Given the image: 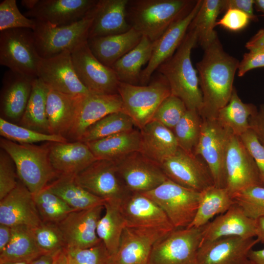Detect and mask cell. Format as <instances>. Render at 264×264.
<instances>
[{
	"instance_id": "1",
	"label": "cell",
	"mask_w": 264,
	"mask_h": 264,
	"mask_svg": "<svg viewBox=\"0 0 264 264\" xmlns=\"http://www.w3.org/2000/svg\"><path fill=\"white\" fill-rule=\"evenodd\" d=\"M196 64L203 104L202 118H216L229 102L239 61L223 49L217 36L204 50Z\"/></svg>"
},
{
	"instance_id": "2",
	"label": "cell",
	"mask_w": 264,
	"mask_h": 264,
	"mask_svg": "<svg viewBox=\"0 0 264 264\" xmlns=\"http://www.w3.org/2000/svg\"><path fill=\"white\" fill-rule=\"evenodd\" d=\"M198 43L195 28H189L175 53L161 64L156 71L166 79L171 94L180 99L188 110L200 113L203 104L198 72L194 67L191 54Z\"/></svg>"
},
{
	"instance_id": "3",
	"label": "cell",
	"mask_w": 264,
	"mask_h": 264,
	"mask_svg": "<svg viewBox=\"0 0 264 264\" xmlns=\"http://www.w3.org/2000/svg\"><path fill=\"white\" fill-rule=\"evenodd\" d=\"M196 2L191 0H129L127 18L132 27L154 42L173 24L186 16Z\"/></svg>"
},
{
	"instance_id": "4",
	"label": "cell",
	"mask_w": 264,
	"mask_h": 264,
	"mask_svg": "<svg viewBox=\"0 0 264 264\" xmlns=\"http://www.w3.org/2000/svg\"><path fill=\"white\" fill-rule=\"evenodd\" d=\"M0 146L12 159L21 182L33 195L59 176L50 161L49 144H22L2 138Z\"/></svg>"
},
{
	"instance_id": "5",
	"label": "cell",
	"mask_w": 264,
	"mask_h": 264,
	"mask_svg": "<svg viewBox=\"0 0 264 264\" xmlns=\"http://www.w3.org/2000/svg\"><path fill=\"white\" fill-rule=\"evenodd\" d=\"M124 112L140 130L153 120L162 102L171 94L166 79L156 76L148 85H134L120 82L118 88Z\"/></svg>"
},
{
	"instance_id": "6",
	"label": "cell",
	"mask_w": 264,
	"mask_h": 264,
	"mask_svg": "<svg viewBox=\"0 0 264 264\" xmlns=\"http://www.w3.org/2000/svg\"><path fill=\"white\" fill-rule=\"evenodd\" d=\"M92 9L83 19L67 25L53 26L36 20V25L33 33L40 56L49 58L66 50L71 52L77 46L87 41L93 21Z\"/></svg>"
},
{
	"instance_id": "7",
	"label": "cell",
	"mask_w": 264,
	"mask_h": 264,
	"mask_svg": "<svg viewBox=\"0 0 264 264\" xmlns=\"http://www.w3.org/2000/svg\"><path fill=\"white\" fill-rule=\"evenodd\" d=\"M141 193L162 209L175 229L189 226L195 217L200 198V192L168 178L155 188Z\"/></svg>"
},
{
	"instance_id": "8",
	"label": "cell",
	"mask_w": 264,
	"mask_h": 264,
	"mask_svg": "<svg viewBox=\"0 0 264 264\" xmlns=\"http://www.w3.org/2000/svg\"><path fill=\"white\" fill-rule=\"evenodd\" d=\"M233 133L216 118H202L199 138L194 151L203 159L212 175L214 185L225 188V156L227 144Z\"/></svg>"
},
{
	"instance_id": "9",
	"label": "cell",
	"mask_w": 264,
	"mask_h": 264,
	"mask_svg": "<svg viewBox=\"0 0 264 264\" xmlns=\"http://www.w3.org/2000/svg\"><path fill=\"white\" fill-rule=\"evenodd\" d=\"M41 59L32 30L16 28L0 32V65L13 71L37 78Z\"/></svg>"
},
{
	"instance_id": "10",
	"label": "cell",
	"mask_w": 264,
	"mask_h": 264,
	"mask_svg": "<svg viewBox=\"0 0 264 264\" xmlns=\"http://www.w3.org/2000/svg\"><path fill=\"white\" fill-rule=\"evenodd\" d=\"M201 227L175 229L154 244L149 264H198Z\"/></svg>"
},
{
	"instance_id": "11",
	"label": "cell",
	"mask_w": 264,
	"mask_h": 264,
	"mask_svg": "<svg viewBox=\"0 0 264 264\" xmlns=\"http://www.w3.org/2000/svg\"><path fill=\"white\" fill-rule=\"evenodd\" d=\"M76 73L90 92L99 94L118 93L120 82L113 69L100 62L85 42L71 51Z\"/></svg>"
},
{
	"instance_id": "12",
	"label": "cell",
	"mask_w": 264,
	"mask_h": 264,
	"mask_svg": "<svg viewBox=\"0 0 264 264\" xmlns=\"http://www.w3.org/2000/svg\"><path fill=\"white\" fill-rule=\"evenodd\" d=\"M79 184L105 202L120 203L130 193L120 176L114 161L97 159L75 176Z\"/></svg>"
},
{
	"instance_id": "13",
	"label": "cell",
	"mask_w": 264,
	"mask_h": 264,
	"mask_svg": "<svg viewBox=\"0 0 264 264\" xmlns=\"http://www.w3.org/2000/svg\"><path fill=\"white\" fill-rule=\"evenodd\" d=\"M160 166L168 179L186 188L201 192L214 185L206 164L179 147Z\"/></svg>"
},
{
	"instance_id": "14",
	"label": "cell",
	"mask_w": 264,
	"mask_h": 264,
	"mask_svg": "<svg viewBox=\"0 0 264 264\" xmlns=\"http://www.w3.org/2000/svg\"><path fill=\"white\" fill-rule=\"evenodd\" d=\"M114 162L119 176L131 192L151 191L168 179L159 164L139 152Z\"/></svg>"
},
{
	"instance_id": "15",
	"label": "cell",
	"mask_w": 264,
	"mask_h": 264,
	"mask_svg": "<svg viewBox=\"0 0 264 264\" xmlns=\"http://www.w3.org/2000/svg\"><path fill=\"white\" fill-rule=\"evenodd\" d=\"M225 188L232 195L250 186L263 185L258 168L239 136L232 133L225 156Z\"/></svg>"
},
{
	"instance_id": "16",
	"label": "cell",
	"mask_w": 264,
	"mask_h": 264,
	"mask_svg": "<svg viewBox=\"0 0 264 264\" xmlns=\"http://www.w3.org/2000/svg\"><path fill=\"white\" fill-rule=\"evenodd\" d=\"M119 208L126 227L167 232L175 229L162 209L141 193L131 192L120 202Z\"/></svg>"
},
{
	"instance_id": "17",
	"label": "cell",
	"mask_w": 264,
	"mask_h": 264,
	"mask_svg": "<svg viewBox=\"0 0 264 264\" xmlns=\"http://www.w3.org/2000/svg\"><path fill=\"white\" fill-rule=\"evenodd\" d=\"M118 111H124L118 93L80 95L75 118L66 137L74 141H79L90 126L107 115Z\"/></svg>"
},
{
	"instance_id": "18",
	"label": "cell",
	"mask_w": 264,
	"mask_h": 264,
	"mask_svg": "<svg viewBox=\"0 0 264 264\" xmlns=\"http://www.w3.org/2000/svg\"><path fill=\"white\" fill-rule=\"evenodd\" d=\"M37 77L49 88L60 92L74 95L90 93L79 80L68 50L51 58H41Z\"/></svg>"
},
{
	"instance_id": "19",
	"label": "cell",
	"mask_w": 264,
	"mask_h": 264,
	"mask_svg": "<svg viewBox=\"0 0 264 264\" xmlns=\"http://www.w3.org/2000/svg\"><path fill=\"white\" fill-rule=\"evenodd\" d=\"M103 205L84 210H75L58 223L66 248H86L101 242L97 234L98 221Z\"/></svg>"
},
{
	"instance_id": "20",
	"label": "cell",
	"mask_w": 264,
	"mask_h": 264,
	"mask_svg": "<svg viewBox=\"0 0 264 264\" xmlns=\"http://www.w3.org/2000/svg\"><path fill=\"white\" fill-rule=\"evenodd\" d=\"M98 0H38L24 15L53 26L67 25L86 17Z\"/></svg>"
},
{
	"instance_id": "21",
	"label": "cell",
	"mask_w": 264,
	"mask_h": 264,
	"mask_svg": "<svg viewBox=\"0 0 264 264\" xmlns=\"http://www.w3.org/2000/svg\"><path fill=\"white\" fill-rule=\"evenodd\" d=\"M258 242L257 238L228 237L202 243L198 264H251L249 254Z\"/></svg>"
},
{
	"instance_id": "22",
	"label": "cell",
	"mask_w": 264,
	"mask_h": 264,
	"mask_svg": "<svg viewBox=\"0 0 264 264\" xmlns=\"http://www.w3.org/2000/svg\"><path fill=\"white\" fill-rule=\"evenodd\" d=\"M169 232L126 227L110 264H149L154 244Z\"/></svg>"
},
{
	"instance_id": "23",
	"label": "cell",
	"mask_w": 264,
	"mask_h": 264,
	"mask_svg": "<svg viewBox=\"0 0 264 264\" xmlns=\"http://www.w3.org/2000/svg\"><path fill=\"white\" fill-rule=\"evenodd\" d=\"M203 0H198L192 10L173 24L156 41L151 59L141 72L140 84L146 85L158 66L175 53L182 42L189 27L199 10Z\"/></svg>"
},
{
	"instance_id": "24",
	"label": "cell",
	"mask_w": 264,
	"mask_h": 264,
	"mask_svg": "<svg viewBox=\"0 0 264 264\" xmlns=\"http://www.w3.org/2000/svg\"><path fill=\"white\" fill-rule=\"evenodd\" d=\"M42 221L33 195L22 183L19 182L13 190L0 200V224L34 228Z\"/></svg>"
},
{
	"instance_id": "25",
	"label": "cell",
	"mask_w": 264,
	"mask_h": 264,
	"mask_svg": "<svg viewBox=\"0 0 264 264\" xmlns=\"http://www.w3.org/2000/svg\"><path fill=\"white\" fill-rule=\"evenodd\" d=\"M256 220L248 217L236 203L201 227L200 244L223 237H256Z\"/></svg>"
},
{
	"instance_id": "26",
	"label": "cell",
	"mask_w": 264,
	"mask_h": 264,
	"mask_svg": "<svg viewBox=\"0 0 264 264\" xmlns=\"http://www.w3.org/2000/svg\"><path fill=\"white\" fill-rule=\"evenodd\" d=\"M49 156L59 176H76L97 160L88 145L80 141L49 143Z\"/></svg>"
},
{
	"instance_id": "27",
	"label": "cell",
	"mask_w": 264,
	"mask_h": 264,
	"mask_svg": "<svg viewBox=\"0 0 264 264\" xmlns=\"http://www.w3.org/2000/svg\"><path fill=\"white\" fill-rule=\"evenodd\" d=\"M129 0H98L92 9L88 38L122 34L131 29L127 18Z\"/></svg>"
},
{
	"instance_id": "28",
	"label": "cell",
	"mask_w": 264,
	"mask_h": 264,
	"mask_svg": "<svg viewBox=\"0 0 264 264\" xmlns=\"http://www.w3.org/2000/svg\"><path fill=\"white\" fill-rule=\"evenodd\" d=\"M35 78L9 70L2 78L1 109L11 119H21L25 110Z\"/></svg>"
},
{
	"instance_id": "29",
	"label": "cell",
	"mask_w": 264,
	"mask_h": 264,
	"mask_svg": "<svg viewBox=\"0 0 264 264\" xmlns=\"http://www.w3.org/2000/svg\"><path fill=\"white\" fill-rule=\"evenodd\" d=\"M142 36L132 27L117 35L88 38L87 44L92 53L103 64L110 67L140 42Z\"/></svg>"
},
{
	"instance_id": "30",
	"label": "cell",
	"mask_w": 264,
	"mask_h": 264,
	"mask_svg": "<svg viewBox=\"0 0 264 264\" xmlns=\"http://www.w3.org/2000/svg\"><path fill=\"white\" fill-rule=\"evenodd\" d=\"M140 152L159 165L173 155L179 147L172 130L152 120L140 129Z\"/></svg>"
},
{
	"instance_id": "31",
	"label": "cell",
	"mask_w": 264,
	"mask_h": 264,
	"mask_svg": "<svg viewBox=\"0 0 264 264\" xmlns=\"http://www.w3.org/2000/svg\"><path fill=\"white\" fill-rule=\"evenodd\" d=\"M79 96L49 88L46 103L49 134L66 138L75 118Z\"/></svg>"
},
{
	"instance_id": "32",
	"label": "cell",
	"mask_w": 264,
	"mask_h": 264,
	"mask_svg": "<svg viewBox=\"0 0 264 264\" xmlns=\"http://www.w3.org/2000/svg\"><path fill=\"white\" fill-rule=\"evenodd\" d=\"M140 131L119 132L86 143L97 159L116 161L130 154L141 150Z\"/></svg>"
},
{
	"instance_id": "33",
	"label": "cell",
	"mask_w": 264,
	"mask_h": 264,
	"mask_svg": "<svg viewBox=\"0 0 264 264\" xmlns=\"http://www.w3.org/2000/svg\"><path fill=\"white\" fill-rule=\"evenodd\" d=\"M154 42L142 36L139 43L119 59L111 67L120 82L137 85L142 67L150 61Z\"/></svg>"
},
{
	"instance_id": "34",
	"label": "cell",
	"mask_w": 264,
	"mask_h": 264,
	"mask_svg": "<svg viewBox=\"0 0 264 264\" xmlns=\"http://www.w3.org/2000/svg\"><path fill=\"white\" fill-rule=\"evenodd\" d=\"M49 189L75 210L103 205L105 201L90 193L77 182L75 176L60 175L47 186Z\"/></svg>"
},
{
	"instance_id": "35",
	"label": "cell",
	"mask_w": 264,
	"mask_h": 264,
	"mask_svg": "<svg viewBox=\"0 0 264 264\" xmlns=\"http://www.w3.org/2000/svg\"><path fill=\"white\" fill-rule=\"evenodd\" d=\"M235 204L226 188L211 186L200 192V198L195 217L188 228H200L215 216L226 212Z\"/></svg>"
},
{
	"instance_id": "36",
	"label": "cell",
	"mask_w": 264,
	"mask_h": 264,
	"mask_svg": "<svg viewBox=\"0 0 264 264\" xmlns=\"http://www.w3.org/2000/svg\"><path fill=\"white\" fill-rule=\"evenodd\" d=\"M11 227L10 242L0 253V264L14 261L31 262L44 254L37 244L32 227L22 225Z\"/></svg>"
},
{
	"instance_id": "37",
	"label": "cell",
	"mask_w": 264,
	"mask_h": 264,
	"mask_svg": "<svg viewBox=\"0 0 264 264\" xmlns=\"http://www.w3.org/2000/svg\"><path fill=\"white\" fill-rule=\"evenodd\" d=\"M49 90V87L41 79H34L29 99L21 119L22 126L49 134L46 112Z\"/></svg>"
},
{
	"instance_id": "38",
	"label": "cell",
	"mask_w": 264,
	"mask_h": 264,
	"mask_svg": "<svg viewBox=\"0 0 264 264\" xmlns=\"http://www.w3.org/2000/svg\"><path fill=\"white\" fill-rule=\"evenodd\" d=\"M120 203L105 202V213L99 220L97 234L110 256L117 250L122 234L126 227L119 208Z\"/></svg>"
},
{
	"instance_id": "39",
	"label": "cell",
	"mask_w": 264,
	"mask_h": 264,
	"mask_svg": "<svg viewBox=\"0 0 264 264\" xmlns=\"http://www.w3.org/2000/svg\"><path fill=\"white\" fill-rule=\"evenodd\" d=\"M225 10V0H203L202 3L189 28H195L203 50L218 36L214 28L218 16Z\"/></svg>"
},
{
	"instance_id": "40",
	"label": "cell",
	"mask_w": 264,
	"mask_h": 264,
	"mask_svg": "<svg viewBox=\"0 0 264 264\" xmlns=\"http://www.w3.org/2000/svg\"><path fill=\"white\" fill-rule=\"evenodd\" d=\"M257 111L251 104L243 103L234 88L228 103L218 112L217 118L239 136L249 127V119Z\"/></svg>"
},
{
	"instance_id": "41",
	"label": "cell",
	"mask_w": 264,
	"mask_h": 264,
	"mask_svg": "<svg viewBox=\"0 0 264 264\" xmlns=\"http://www.w3.org/2000/svg\"><path fill=\"white\" fill-rule=\"evenodd\" d=\"M134 124L124 111H118L107 115L90 126L79 141L88 143L107 136L133 130Z\"/></svg>"
},
{
	"instance_id": "42",
	"label": "cell",
	"mask_w": 264,
	"mask_h": 264,
	"mask_svg": "<svg viewBox=\"0 0 264 264\" xmlns=\"http://www.w3.org/2000/svg\"><path fill=\"white\" fill-rule=\"evenodd\" d=\"M33 197L42 221L58 223L75 210L47 186L33 195Z\"/></svg>"
},
{
	"instance_id": "43",
	"label": "cell",
	"mask_w": 264,
	"mask_h": 264,
	"mask_svg": "<svg viewBox=\"0 0 264 264\" xmlns=\"http://www.w3.org/2000/svg\"><path fill=\"white\" fill-rule=\"evenodd\" d=\"M201 123L199 112L187 109L172 130L180 148L194 154L199 138Z\"/></svg>"
},
{
	"instance_id": "44",
	"label": "cell",
	"mask_w": 264,
	"mask_h": 264,
	"mask_svg": "<svg viewBox=\"0 0 264 264\" xmlns=\"http://www.w3.org/2000/svg\"><path fill=\"white\" fill-rule=\"evenodd\" d=\"M0 134L4 138L22 144L41 142H67V139L64 136L39 132L16 125L2 117L0 118Z\"/></svg>"
},
{
	"instance_id": "45",
	"label": "cell",
	"mask_w": 264,
	"mask_h": 264,
	"mask_svg": "<svg viewBox=\"0 0 264 264\" xmlns=\"http://www.w3.org/2000/svg\"><path fill=\"white\" fill-rule=\"evenodd\" d=\"M32 229L37 244L44 254L53 255L66 248L63 234L57 223L42 221Z\"/></svg>"
},
{
	"instance_id": "46",
	"label": "cell",
	"mask_w": 264,
	"mask_h": 264,
	"mask_svg": "<svg viewBox=\"0 0 264 264\" xmlns=\"http://www.w3.org/2000/svg\"><path fill=\"white\" fill-rule=\"evenodd\" d=\"M232 196L248 217L254 220L264 217V185L250 186Z\"/></svg>"
},
{
	"instance_id": "47",
	"label": "cell",
	"mask_w": 264,
	"mask_h": 264,
	"mask_svg": "<svg viewBox=\"0 0 264 264\" xmlns=\"http://www.w3.org/2000/svg\"><path fill=\"white\" fill-rule=\"evenodd\" d=\"M36 21L29 19L22 14L17 5L16 0H3L0 2V31L26 28L33 30Z\"/></svg>"
},
{
	"instance_id": "48",
	"label": "cell",
	"mask_w": 264,
	"mask_h": 264,
	"mask_svg": "<svg viewBox=\"0 0 264 264\" xmlns=\"http://www.w3.org/2000/svg\"><path fill=\"white\" fill-rule=\"evenodd\" d=\"M187 110L185 104L180 99L171 94L158 106L153 120L173 130Z\"/></svg>"
},
{
	"instance_id": "49",
	"label": "cell",
	"mask_w": 264,
	"mask_h": 264,
	"mask_svg": "<svg viewBox=\"0 0 264 264\" xmlns=\"http://www.w3.org/2000/svg\"><path fill=\"white\" fill-rule=\"evenodd\" d=\"M72 264H110V255L102 242L86 248H67Z\"/></svg>"
},
{
	"instance_id": "50",
	"label": "cell",
	"mask_w": 264,
	"mask_h": 264,
	"mask_svg": "<svg viewBox=\"0 0 264 264\" xmlns=\"http://www.w3.org/2000/svg\"><path fill=\"white\" fill-rule=\"evenodd\" d=\"M15 164L3 150L0 152V200L3 199L17 186L18 182Z\"/></svg>"
},
{
	"instance_id": "51",
	"label": "cell",
	"mask_w": 264,
	"mask_h": 264,
	"mask_svg": "<svg viewBox=\"0 0 264 264\" xmlns=\"http://www.w3.org/2000/svg\"><path fill=\"white\" fill-rule=\"evenodd\" d=\"M244 147L254 160L264 185V146L255 132L249 128L239 136Z\"/></svg>"
},
{
	"instance_id": "52",
	"label": "cell",
	"mask_w": 264,
	"mask_h": 264,
	"mask_svg": "<svg viewBox=\"0 0 264 264\" xmlns=\"http://www.w3.org/2000/svg\"><path fill=\"white\" fill-rule=\"evenodd\" d=\"M250 20L244 12L235 8H228L223 17L216 22L220 25L231 31H238L244 28Z\"/></svg>"
},
{
	"instance_id": "53",
	"label": "cell",
	"mask_w": 264,
	"mask_h": 264,
	"mask_svg": "<svg viewBox=\"0 0 264 264\" xmlns=\"http://www.w3.org/2000/svg\"><path fill=\"white\" fill-rule=\"evenodd\" d=\"M259 67H264V49L250 50L245 53L238 68V75L243 76L248 71Z\"/></svg>"
},
{
	"instance_id": "54",
	"label": "cell",
	"mask_w": 264,
	"mask_h": 264,
	"mask_svg": "<svg viewBox=\"0 0 264 264\" xmlns=\"http://www.w3.org/2000/svg\"><path fill=\"white\" fill-rule=\"evenodd\" d=\"M249 127L255 132L264 146V105H261L259 110L250 118Z\"/></svg>"
},
{
	"instance_id": "55",
	"label": "cell",
	"mask_w": 264,
	"mask_h": 264,
	"mask_svg": "<svg viewBox=\"0 0 264 264\" xmlns=\"http://www.w3.org/2000/svg\"><path fill=\"white\" fill-rule=\"evenodd\" d=\"M254 0H225V10L228 8L238 9L247 14L250 20L257 21L253 12Z\"/></svg>"
},
{
	"instance_id": "56",
	"label": "cell",
	"mask_w": 264,
	"mask_h": 264,
	"mask_svg": "<svg viewBox=\"0 0 264 264\" xmlns=\"http://www.w3.org/2000/svg\"><path fill=\"white\" fill-rule=\"evenodd\" d=\"M250 51L264 49V29L259 30L245 44Z\"/></svg>"
},
{
	"instance_id": "57",
	"label": "cell",
	"mask_w": 264,
	"mask_h": 264,
	"mask_svg": "<svg viewBox=\"0 0 264 264\" xmlns=\"http://www.w3.org/2000/svg\"><path fill=\"white\" fill-rule=\"evenodd\" d=\"M12 236V227L0 224V253L2 252L10 242Z\"/></svg>"
},
{
	"instance_id": "58",
	"label": "cell",
	"mask_w": 264,
	"mask_h": 264,
	"mask_svg": "<svg viewBox=\"0 0 264 264\" xmlns=\"http://www.w3.org/2000/svg\"><path fill=\"white\" fill-rule=\"evenodd\" d=\"M52 264H72L66 248L58 251L52 255Z\"/></svg>"
},
{
	"instance_id": "59",
	"label": "cell",
	"mask_w": 264,
	"mask_h": 264,
	"mask_svg": "<svg viewBox=\"0 0 264 264\" xmlns=\"http://www.w3.org/2000/svg\"><path fill=\"white\" fill-rule=\"evenodd\" d=\"M249 258L251 264H264V248L252 249L249 254Z\"/></svg>"
},
{
	"instance_id": "60",
	"label": "cell",
	"mask_w": 264,
	"mask_h": 264,
	"mask_svg": "<svg viewBox=\"0 0 264 264\" xmlns=\"http://www.w3.org/2000/svg\"><path fill=\"white\" fill-rule=\"evenodd\" d=\"M256 220V237L259 242L264 244V217Z\"/></svg>"
},
{
	"instance_id": "61",
	"label": "cell",
	"mask_w": 264,
	"mask_h": 264,
	"mask_svg": "<svg viewBox=\"0 0 264 264\" xmlns=\"http://www.w3.org/2000/svg\"><path fill=\"white\" fill-rule=\"evenodd\" d=\"M52 255L49 254L42 255L30 262V264H52Z\"/></svg>"
},
{
	"instance_id": "62",
	"label": "cell",
	"mask_w": 264,
	"mask_h": 264,
	"mask_svg": "<svg viewBox=\"0 0 264 264\" xmlns=\"http://www.w3.org/2000/svg\"><path fill=\"white\" fill-rule=\"evenodd\" d=\"M38 0H22V5L28 10L32 9L38 3Z\"/></svg>"
},
{
	"instance_id": "63",
	"label": "cell",
	"mask_w": 264,
	"mask_h": 264,
	"mask_svg": "<svg viewBox=\"0 0 264 264\" xmlns=\"http://www.w3.org/2000/svg\"><path fill=\"white\" fill-rule=\"evenodd\" d=\"M254 6L256 10L264 16V0H254Z\"/></svg>"
},
{
	"instance_id": "64",
	"label": "cell",
	"mask_w": 264,
	"mask_h": 264,
	"mask_svg": "<svg viewBox=\"0 0 264 264\" xmlns=\"http://www.w3.org/2000/svg\"><path fill=\"white\" fill-rule=\"evenodd\" d=\"M30 261H14L8 262L2 264H30Z\"/></svg>"
}]
</instances>
